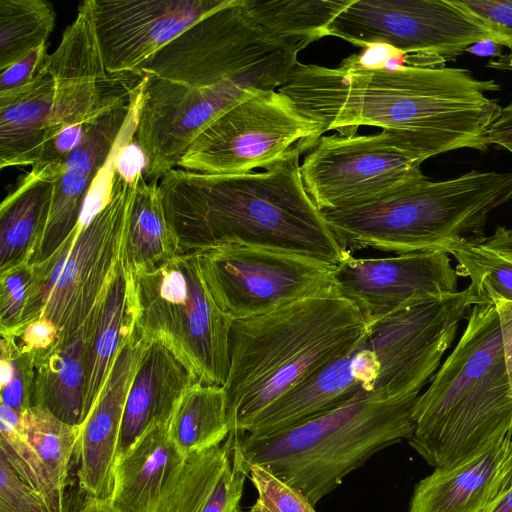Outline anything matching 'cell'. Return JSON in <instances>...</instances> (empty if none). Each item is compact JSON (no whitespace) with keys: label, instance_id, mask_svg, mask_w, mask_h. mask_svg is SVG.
Segmentation results:
<instances>
[{"label":"cell","instance_id":"836d02e7","mask_svg":"<svg viewBox=\"0 0 512 512\" xmlns=\"http://www.w3.org/2000/svg\"><path fill=\"white\" fill-rule=\"evenodd\" d=\"M0 366L1 404L25 413L32 407L34 354L24 350L13 335L1 334Z\"/></svg>","mask_w":512,"mask_h":512},{"label":"cell","instance_id":"7c38bea8","mask_svg":"<svg viewBox=\"0 0 512 512\" xmlns=\"http://www.w3.org/2000/svg\"><path fill=\"white\" fill-rule=\"evenodd\" d=\"M322 134L278 90L256 89L210 122L177 167L214 175L267 169L294 151H309Z\"/></svg>","mask_w":512,"mask_h":512},{"label":"cell","instance_id":"2e32d148","mask_svg":"<svg viewBox=\"0 0 512 512\" xmlns=\"http://www.w3.org/2000/svg\"><path fill=\"white\" fill-rule=\"evenodd\" d=\"M327 34L362 48L383 43L405 54L445 61L478 41H497L450 0H353L330 24Z\"/></svg>","mask_w":512,"mask_h":512},{"label":"cell","instance_id":"d6986e66","mask_svg":"<svg viewBox=\"0 0 512 512\" xmlns=\"http://www.w3.org/2000/svg\"><path fill=\"white\" fill-rule=\"evenodd\" d=\"M148 343L149 340L135 329L80 426L76 446L77 477L86 498L111 500L126 399Z\"/></svg>","mask_w":512,"mask_h":512},{"label":"cell","instance_id":"ab89813d","mask_svg":"<svg viewBox=\"0 0 512 512\" xmlns=\"http://www.w3.org/2000/svg\"><path fill=\"white\" fill-rule=\"evenodd\" d=\"M13 335L17 343L26 351L39 357L51 349L58 341V331L48 319L40 317L23 326Z\"/></svg>","mask_w":512,"mask_h":512},{"label":"cell","instance_id":"7a4b0ae2","mask_svg":"<svg viewBox=\"0 0 512 512\" xmlns=\"http://www.w3.org/2000/svg\"><path fill=\"white\" fill-rule=\"evenodd\" d=\"M297 150L261 172L175 168L159 182L180 253L221 245L280 250L338 265L349 254L307 193Z\"/></svg>","mask_w":512,"mask_h":512},{"label":"cell","instance_id":"d590c367","mask_svg":"<svg viewBox=\"0 0 512 512\" xmlns=\"http://www.w3.org/2000/svg\"><path fill=\"white\" fill-rule=\"evenodd\" d=\"M36 272L25 263L0 273V333L13 334L21 326L25 308L31 298Z\"/></svg>","mask_w":512,"mask_h":512},{"label":"cell","instance_id":"6da1fadb","mask_svg":"<svg viewBox=\"0 0 512 512\" xmlns=\"http://www.w3.org/2000/svg\"><path fill=\"white\" fill-rule=\"evenodd\" d=\"M499 88L465 68L361 70L297 62L278 91L322 133L352 136L362 125L375 126L411 134L438 155L488 149V130L502 107L487 93Z\"/></svg>","mask_w":512,"mask_h":512},{"label":"cell","instance_id":"1f68e13d","mask_svg":"<svg viewBox=\"0 0 512 512\" xmlns=\"http://www.w3.org/2000/svg\"><path fill=\"white\" fill-rule=\"evenodd\" d=\"M167 424L184 456L222 444L231 431L223 386L193 383L178 399Z\"/></svg>","mask_w":512,"mask_h":512},{"label":"cell","instance_id":"d6a6232c","mask_svg":"<svg viewBox=\"0 0 512 512\" xmlns=\"http://www.w3.org/2000/svg\"><path fill=\"white\" fill-rule=\"evenodd\" d=\"M56 20L45 0H0V72L47 43Z\"/></svg>","mask_w":512,"mask_h":512},{"label":"cell","instance_id":"52a82bcc","mask_svg":"<svg viewBox=\"0 0 512 512\" xmlns=\"http://www.w3.org/2000/svg\"><path fill=\"white\" fill-rule=\"evenodd\" d=\"M512 199V171L425 175L375 201L322 214L340 245L397 254L443 250L484 235L489 215Z\"/></svg>","mask_w":512,"mask_h":512},{"label":"cell","instance_id":"e575fe53","mask_svg":"<svg viewBox=\"0 0 512 512\" xmlns=\"http://www.w3.org/2000/svg\"><path fill=\"white\" fill-rule=\"evenodd\" d=\"M257 498L248 512H316L315 506L298 490L269 469L252 465L248 469Z\"/></svg>","mask_w":512,"mask_h":512},{"label":"cell","instance_id":"3957f363","mask_svg":"<svg viewBox=\"0 0 512 512\" xmlns=\"http://www.w3.org/2000/svg\"><path fill=\"white\" fill-rule=\"evenodd\" d=\"M475 300L466 287L368 322L364 335L271 404L246 430L264 437L347 402L361 392L419 397L453 344Z\"/></svg>","mask_w":512,"mask_h":512},{"label":"cell","instance_id":"b9f144b4","mask_svg":"<svg viewBox=\"0 0 512 512\" xmlns=\"http://www.w3.org/2000/svg\"><path fill=\"white\" fill-rule=\"evenodd\" d=\"M494 304L501 330L504 361L512 390V301L497 299Z\"/></svg>","mask_w":512,"mask_h":512},{"label":"cell","instance_id":"9c48e42d","mask_svg":"<svg viewBox=\"0 0 512 512\" xmlns=\"http://www.w3.org/2000/svg\"><path fill=\"white\" fill-rule=\"evenodd\" d=\"M134 185L114 172L106 203L47 260L33 264L35 284L18 330L43 317L55 325L61 342L84 324L123 255Z\"/></svg>","mask_w":512,"mask_h":512},{"label":"cell","instance_id":"7402d4cb","mask_svg":"<svg viewBox=\"0 0 512 512\" xmlns=\"http://www.w3.org/2000/svg\"><path fill=\"white\" fill-rule=\"evenodd\" d=\"M246 472L231 438L185 455L158 512H239Z\"/></svg>","mask_w":512,"mask_h":512},{"label":"cell","instance_id":"ac0fdd59","mask_svg":"<svg viewBox=\"0 0 512 512\" xmlns=\"http://www.w3.org/2000/svg\"><path fill=\"white\" fill-rule=\"evenodd\" d=\"M229 0H90L95 36L110 74H137L165 45Z\"/></svg>","mask_w":512,"mask_h":512},{"label":"cell","instance_id":"5b68a950","mask_svg":"<svg viewBox=\"0 0 512 512\" xmlns=\"http://www.w3.org/2000/svg\"><path fill=\"white\" fill-rule=\"evenodd\" d=\"M409 445L434 468L512 433V390L495 304H476L411 413Z\"/></svg>","mask_w":512,"mask_h":512},{"label":"cell","instance_id":"f1b7e54d","mask_svg":"<svg viewBox=\"0 0 512 512\" xmlns=\"http://www.w3.org/2000/svg\"><path fill=\"white\" fill-rule=\"evenodd\" d=\"M180 254L170 226L159 183H148L143 174L134 185L123 256L133 272L150 270Z\"/></svg>","mask_w":512,"mask_h":512},{"label":"cell","instance_id":"7dc6e473","mask_svg":"<svg viewBox=\"0 0 512 512\" xmlns=\"http://www.w3.org/2000/svg\"><path fill=\"white\" fill-rule=\"evenodd\" d=\"M487 66L496 70L509 71L512 73V48L509 49V52L502 54L500 57L491 59Z\"/></svg>","mask_w":512,"mask_h":512},{"label":"cell","instance_id":"f6af8a7d","mask_svg":"<svg viewBox=\"0 0 512 512\" xmlns=\"http://www.w3.org/2000/svg\"><path fill=\"white\" fill-rule=\"evenodd\" d=\"M482 512H512V485L488 504Z\"/></svg>","mask_w":512,"mask_h":512},{"label":"cell","instance_id":"83f0119b","mask_svg":"<svg viewBox=\"0 0 512 512\" xmlns=\"http://www.w3.org/2000/svg\"><path fill=\"white\" fill-rule=\"evenodd\" d=\"M54 182L29 173L0 206V273L30 263L49 215Z\"/></svg>","mask_w":512,"mask_h":512},{"label":"cell","instance_id":"ba28073f","mask_svg":"<svg viewBox=\"0 0 512 512\" xmlns=\"http://www.w3.org/2000/svg\"><path fill=\"white\" fill-rule=\"evenodd\" d=\"M142 77L110 74L83 1L35 79L0 101V168L33 165L42 146L66 126L95 120L129 102Z\"/></svg>","mask_w":512,"mask_h":512},{"label":"cell","instance_id":"30bf717a","mask_svg":"<svg viewBox=\"0 0 512 512\" xmlns=\"http://www.w3.org/2000/svg\"><path fill=\"white\" fill-rule=\"evenodd\" d=\"M133 275L138 332L163 343L197 381L223 386L229 371L231 319L213 300L197 253H180Z\"/></svg>","mask_w":512,"mask_h":512},{"label":"cell","instance_id":"4316f807","mask_svg":"<svg viewBox=\"0 0 512 512\" xmlns=\"http://www.w3.org/2000/svg\"><path fill=\"white\" fill-rule=\"evenodd\" d=\"M353 0H242L252 25L270 42L298 54L322 37Z\"/></svg>","mask_w":512,"mask_h":512},{"label":"cell","instance_id":"603a6c76","mask_svg":"<svg viewBox=\"0 0 512 512\" xmlns=\"http://www.w3.org/2000/svg\"><path fill=\"white\" fill-rule=\"evenodd\" d=\"M106 292L70 338L57 342L45 354L34 357L32 407L42 408L72 426L79 427L86 419L88 357Z\"/></svg>","mask_w":512,"mask_h":512},{"label":"cell","instance_id":"ffe728a7","mask_svg":"<svg viewBox=\"0 0 512 512\" xmlns=\"http://www.w3.org/2000/svg\"><path fill=\"white\" fill-rule=\"evenodd\" d=\"M129 112V105H121L101 115L66 159L54 182L46 226L30 264L47 260L78 227L86 197L108 163Z\"/></svg>","mask_w":512,"mask_h":512},{"label":"cell","instance_id":"f35d334b","mask_svg":"<svg viewBox=\"0 0 512 512\" xmlns=\"http://www.w3.org/2000/svg\"><path fill=\"white\" fill-rule=\"evenodd\" d=\"M47 43L31 51L24 58L0 72V100H6L27 87L43 67L47 57Z\"/></svg>","mask_w":512,"mask_h":512},{"label":"cell","instance_id":"f546056e","mask_svg":"<svg viewBox=\"0 0 512 512\" xmlns=\"http://www.w3.org/2000/svg\"><path fill=\"white\" fill-rule=\"evenodd\" d=\"M22 426L41 463L51 512H71L68 487L72 466L77 465L80 426L69 425L38 407L22 414Z\"/></svg>","mask_w":512,"mask_h":512},{"label":"cell","instance_id":"7bdbcfd3","mask_svg":"<svg viewBox=\"0 0 512 512\" xmlns=\"http://www.w3.org/2000/svg\"><path fill=\"white\" fill-rule=\"evenodd\" d=\"M488 143L512 153V101L502 107L500 114L488 130Z\"/></svg>","mask_w":512,"mask_h":512},{"label":"cell","instance_id":"8fae6325","mask_svg":"<svg viewBox=\"0 0 512 512\" xmlns=\"http://www.w3.org/2000/svg\"><path fill=\"white\" fill-rule=\"evenodd\" d=\"M300 165L307 193L320 211L363 205L424 176L435 156L417 137L395 130L321 136Z\"/></svg>","mask_w":512,"mask_h":512},{"label":"cell","instance_id":"cb8c5ba5","mask_svg":"<svg viewBox=\"0 0 512 512\" xmlns=\"http://www.w3.org/2000/svg\"><path fill=\"white\" fill-rule=\"evenodd\" d=\"M197 379L157 340H149L130 386L121 425L118 457L150 427L168 423L182 393Z\"/></svg>","mask_w":512,"mask_h":512},{"label":"cell","instance_id":"74e56055","mask_svg":"<svg viewBox=\"0 0 512 512\" xmlns=\"http://www.w3.org/2000/svg\"><path fill=\"white\" fill-rule=\"evenodd\" d=\"M485 27L503 47L512 48V0H450Z\"/></svg>","mask_w":512,"mask_h":512},{"label":"cell","instance_id":"4dcf8cb0","mask_svg":"<svg viewBox=\"0 0 512 512\" xmlns=\"http://www.w3.org/2000/svg\"><path fill=\"white\" fill-rule=\"evenodd\" d=\"M457 262L459 276L476 304L512 301V228L497 226L489 235L464 240L446 251Z\"/></svg>","mask_w":512,"mask_h":512},{"label":"cell","instance_id":"5bb4252c","mask_svg":"<svg viewBox=\"0 0 512 512\" xmlns=\"http://www.w3.org/2000/svg\"><path fill=\"white\" fill-rule=\"evenodd\" d=\"M297 62L262 68L200 88L148 81L142 96L135 140L146 158L143 177L159 183L175 169L198 134L223 111L256 89L281 87Z\"/></svg>","mask_w":512,"mask_h":512},{"label":"cell","instance_id":"277c9868","mask_svg":"<svg viewBox=\"0 0 512 512\" xmlns=\"http://www.w3.org/2000/svg\"><path fill=\"white\" fill-rule=\"evenodd\" d=\"M368 324L334 286L263 315L231 320L223 385L231 431L245 432L271 404L353 346Z\"/></svg>","mask_w":512,"mask_h":512},{"label":"cell","instance_id":"8d00e7d4","mask_svg":"<svg viewBox=\"0 0 512 512\" xmlns=\"http://www.w3.org/2000/svg\"><path fill=\"white\" fill-rule=\"evenodd\" d=\"M0 512H51L43 496L0 454Z\"/></svg>","mask_w":512,"mask_h":512},{"label":"cell","instance_id":"60d3db41","mask_svg":"<svg viewBox=\"0 0 512 512\" xmlns=\"http://www.w3.org/2000/svg\"><path fill=\"white\" fill-rule=\"evenodd\" d=\"M398 53L400 51L390 45L374 43L364 47L361 53L344 59L341 65L353 69L377 70L384 68L386 62Z\"/></svg>","mask_w":512,"mask_h":512},{"label":"cell","instance_id":"4fadbf2b","mask_svg":"<svg viewBox=\"0 0 512 512\" xmlns=\"http://www.w3.org/2000/svg\"><path fill=\"white\" fill-rule=\"evenodd\" d=\"M296 61V53L270 42L252 25L242 0H229L165 45L138 74L148 81L200 88Z\"/></svg>","mask_w":512,"mask_h":512},{"label":"cell","instance_id":"484cf974","mask_svg":"<svg viewBox=\"0 0 512 512\" xmlns=\"http://www.w3.org/2000/svg\"><path fill=\"white\" fill-rule=\"evenodd\" d=\"M138 303L133 271L122 255L107 289L91 341L85 387L86 418L117 356L136 329Z\"/></svg>","mask_w":512,"mask_h":512},{"label":"cell","instance_id":"44dd1931","mask_svg":"<svg viewBox=\"0 0 512 512\" xmlns=\"http://www.w3.org/2000/svg\"><path fill=\"white\" fill-rule=\"evenodd\" d=\"M512 485V433L419 480L407 512H482Z\"/></svg>","mask_w":512,"mask_h":512},{"label":"cell","instance_id":"9a60e30c","mask_svg":"<svg viewBox=\"0 0 512 512\" xmlns=\"http://www.w3.org/2000/svg\"><path fill=\"white\" fill-rule=\"evenodd\" d=\"M195 252L213 300L231 320L263 315L333 287L336 265L304 255L238 244Z\"/></svg>","mask_w":512,"mask_h":512},{"label":"cell","instance_id":"d4e9b609","mask_svg":"<svg viewBox=\"0 0 512 512\" xmlns=\"http://www.w3.org/2000/svg\"><path fill=\"white\" fill-rule=\"evenodd\" d=\"M184 457L169 435L168 424L153 425L119 455L110 504L117 512H158Z\"/></svg>","mask_w":512,"mask_h":512},{"label":"cell","instance_id":"e0dca14e","mask_svg":"<svg viewBox=\"0 0 512 512\" xmlns=\"http://www.w3.org/2000/svg\"><path fill=\"white\" fill-rule=\"evenodd\" d=\"M458 277L443 250L384 258H356L351 253L335 266L333 286L373 322L407 306L456 294Z\"/></svg>","mask_w":512,"mask_h":512},{"label":"cell","instance_id":"8992f818","mask_svg":"<svg viewBox=\"0 0 512 512\" xmlns=\"http://www.w3.org/2000/svg\"><path fill=\"white\" fill-rule=\"evenodd\" d=\"M417 398L361 392L334 409L268 436L232 431L228 436L247 473L252 465L264 466L316 506L375 453L411 438Z\"/></svg>","mask_w":512,"mask_h":512},{"label":"cell","instance_id":"bcb514c9","mask_svg":"<svg viewBox=\"0 0 512 512\" xmlns=\"http://www.w3.org/2000/svg\"><path fill=\"white\" fill-rule=\"evenodd\" d=\"M79 512H117L110 502L86 498V501L80 507Z\"/></svg>","mask_w":512,"mask_h":512},{"label":"cell","instance_id":"ee69618b","mask_svg":"<svg viewBox=\"0 0 512 512\" xmlns=\"http://www.w3.org/2000/svg\"><path fill=\"white\" fill-rule=\"evenodd\" d=\"M503 49L504 47L497 41L484 39L469 46L466 52L479 57H491L492 59H496L503 54Z\"/></svg>","mask_w":512,"mask_h":512}]
</instances>
